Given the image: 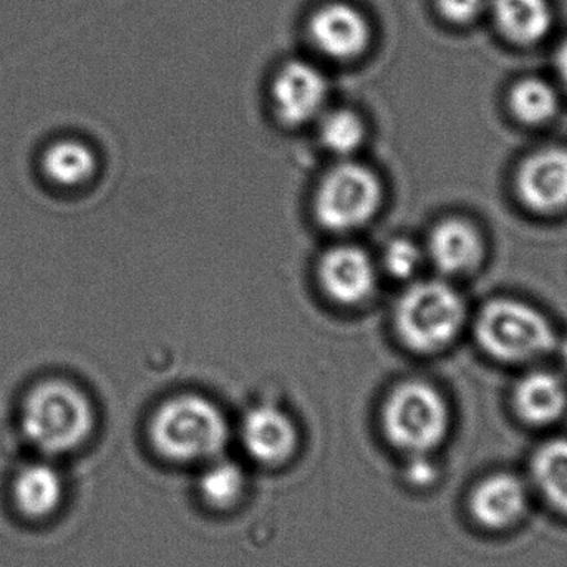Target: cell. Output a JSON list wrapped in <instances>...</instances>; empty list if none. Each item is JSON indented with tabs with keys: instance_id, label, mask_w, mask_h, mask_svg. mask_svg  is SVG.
<instances>
[{
	"instance_id": "d4e9b609",
	"label": "cell",
	"mask_w": 567,
	"mask_h": 567,
	"mask_svg": "<svg viewBox=\"0 0 567 567\" xmlns=\"http://www.w3.org/2000/svg\"><path fill=\"white\" fill-rule=\"evenodd\" d=\"M558 70L567 85V42L563 43L558 52Z\"/></svg>"
},
{
	"instance_id": "2e32d148",
	"label": "cell",
	"mask_w": 567,
	"mask_h": 567,
	"mask_svg": "<svg viewBox=\"0 0 567 567\" xmlns=\"http://www.w3.org/2000/svg\"><path fill=\"white\" fill-rule=\"evenodd\" d=\"M502 32L516 43L539 42L551 29V9L546 0H493Z\"/></svg>"
},
{
	"instance_id": "9c48e42d",
	"label": "cell",
	"mask_w": 567,
	"mask_h": 567,
	"mask_svg": "<svg viewBox=\"0 0 567 567\" xmlns=\"http://www.w3.org/2000/svg\"><path fill=\"white\" fill-rule=\"evenodd\" d=\"M518 192L523 203L539 213L567 206V150H542L519 169Z\"/></svg>"
},
{
	"instance_id": "8fae6325",
	"label": "cell",
	"mask_w": 567,
	"mask_h": 567,
	"mask_svg": "<svg viewBox=\"0 0 567 567\" xmlns=\"http://www.w3.org/2000/svg\"><path fill=\"white\" fill-rule=\"evenodd\" d=\"M65 498V483L55 466L47 462L20 466L10 482V499L17 515L43 522L55 515Z\"/></svg>"
},
{
	"instance_id": "cb8c5ba5",
	"label": "cell",
	"mask_w": 567,
	"mask_h": 567,
	"mask_svg": "<svg viewBox=\"0 0 567 567\" xmlns=\"http://www.w3.org/2000/svg\"><path fill=\"white\" fill-rule=\"evenodd\" d=\"M410 482L415 485H429L435 478V466L426 460L425 455H413L409 468Z\"/></svg>"
},
{
	"instance_id": "44dd1931",
	"label": "cell",
	"mask_w": 567,
	"mask_h": 567,
	"mask_svg": "<svg viewBox=\"0 0 567 567\" xmlns=\"http://www.w3.org/2000/svg\"><path fill=\"white\" fill-rule=\"evenodd\" d=\"M365 128L357 113L336 110L320 122V142L336 155L347 156L362 145Z\"/></svg>"
},
{
	"instance_id": "ac0fdd59",
	"label": "cell",
	"mask_w": 567,
	"mask_h": 567,
	"mask_svg": "<svg viewBox=\"0 0 567 567\" xmlns=\"http://www.w3.org/2000/svg\"><path fill=\"white\" fill-rule=\"evenodd\" d=\"M95 165L89 146L79 142H59L43 153V172L60 186L83 185L92 178Z\"/></svg>"
},
{
	"instance_id": "ffe728a7",
	"label": "cell",
	"mask_w": 567,
	"mask_h": 567,
	"mask_svg": "<svg viewBox=\"0 0 567 567\" xmlns=\"http://www.w3.org/2000/svg\"><path fill=\"white\" fill-rule=\"evenodd\" d=\"M513 112L525 123H545L558 110L555 90L538 79H526L516 83L509 96Z\"/></svg>"
},
{
	"instance_id": "30bf717a",
	"label": "cell",
	"mask_w": 567,
	"mask_h": 567,
	"mask_svg": "<svg viewBox=\"0 0 567 567\" xmlns=\"http://www.w3.org/2000/svg\"><path fill=\"white\" fill-rule=\"evenodd\" d=\"M320 284L333 300L355 306L375 289V268L363 249L339 246L326 252L319 268Z\"/></svg>"
},
{
	"instance_id": "277c9868",
	"label": "cell",
	"mask_w": 567,
	"mask_h": 567,
	"mask_svg": "<svg viewBox=\"0 0 567 567\" xmlns=\"http://www.w3.org/2000/svg\"><path fill=\"white\" fill-rule=\"evenodd\" d=\"M480 346L505 362H525L555 349L548 320L526 303L498 299L489 302L476 322Z\"/></svg>"
},
{
	"instance_id": "52a82bcc",
	"label": "cell",
	"mask_w": 567,
	"mask_h": 567,
	"mask_svg": "<svg viewBox=\"0 0 567 567\" xmlns=\"http://www.w3.org/2000/svg\"><path fill=\"white\" fill-rule=\"evenodd\" d=\"M309 35L323 55L346 62L369 49L372 29L359 9L350 3L332 2L310 17Z\"/></svg>"
},
{
	"instance_id": "3957f363",
	"label": "cell",
	"mask_w": 567,
	"mask_h": 567,
	"mask_svg": "<svg viewBox=\"0 0 567 567\" xmlns=\"http://www.w3.org/2000/svg\"><path fill=\"white\" fill-rule=\"evenodd\" d=\"M465 303L449 284L425 281L405 290L396 307L400 337L416 352H435L449 346L462 329Z\"/></svg>"
},
{
	"instance_id": "484cf974",
	"label": "cell",
	"mask_w": 567,
	"mask_h": 567,
	"mask_svg": "<svg viewBox=\"0 0 567 567\" xmlns=\"http://www.w3.org/2000/svg\"><path fill=\"white\" fill-rule=\"evenodd\" d=\"M559 355H561L563 365H565L567 370V339L561 343V347H559Z\"/></svg>"
},
{
	"instance_id": "7c38bea8",
	"label": "cell",
	"mask_w": 567,
	"mask_h": 567,
	"mask_svg": "<svg viewBox=\"0 0 567 567\" xmlns=\"http://www.w3.org/2000/svg\"><path fill=\"white\" fill-rule=\"evenodd\" d=\"M245 449L256 462L279 465L292 456L297 432L292 420L275 406H256L241 426Z\"/></svg>"
},
{
	"instance_id": "4fadbf2b",
	"label": "cell",
	"mask_w": 567,
	"mask_h": 567,
	"mask_svg": "<svg viewBox=\"0 0 567 567\" xmlns=\"http://www.w3.org/2000/svg\"><path fill=\"white\" fill-rule=\"evenodd\" d=\"M528 493L516 476L499 473L476 486L472 495L473 516L486 528L502 529L522 518Z\"/></svg>"
},
{
	"instance_id": "8992f818",
	"label": "cell",
	"mask_w": 567,
	"mask_h": 567,
	"mask_svg": "<svg viewBox=\"0 0 567 567\" xmlns=\"http://www.w3.org/2000/svg\"><path fill=\"white\" fill-rule=\"evenodd\" d=\"M382 203L379 178L365 166L342 163L327 173L316 198V215L330 231H352L369 223Z\"/></svg>"
},
{
	"instance_id": "6da1fadb",
	"label": "cell",
	"mask_w": 567,
	"mask_h": 567,
	"mask_svg": "<svg viewBox=\"0 0 567 567\" xmlns=\"http://www.w3.org/2000/svg\"><path fill=\"white\" fill-rule=\"evenodd\" d=\"M93 422L89 399L60 380L33 389L23 402L20 419L27 442L49 456L75 452L92 435Z\"/></svg>"
},
{
	"instance_id": "e0dca14e",
	"label": "cell",
	"mask_w": 567,
	"mask_h": 567,
	"mask_svg": "<svg viewBox=\"0 0 567 567\" xmlns=\"http://www.w3.org/2000/svg\"><path fill=\"white\" fill-rule=\"evenodd\" d=\"M532 475L543 496L567 515V440L545 443L533 456Z\"/></svg>"
},
{
	"instance_id": "603a6c76",
	"label": "cell",
	"mask_w": 567,
	"mask_h": 567,
	"mask_svg": "<svg viewBox=\"0 0 567 567\" xmlns=\"http://www.w3.org/2000/svg\"><path fill=\"white\" fill-rule=\"evenodd\" d=\"M485 0H436L440 12L450 22L466 23L475 20Z\"/></svg>"
},
{
	"instance_id": "7402d4cb",
	"label": "cell",
	"mask_w": 567,
	"mask_h": 567,
	"mask_svg": "<svg viewBox=\"0 0 567 567\" xmlns=\"http://www.w3.org/2000/svg\"><path fill=\"white\" fill-rule=\"evenodd\" d=\"M422 251L410 239H395L383 252V265L393 278H412L419 271Z\"/></svg>"
},
{
	"instance_id": "7a4b0ae2",
	"label": "cell",
	"mask_w": 567,
	"mask_h": 567,
	"mask_svg": "<svg viewBox=\"0 0 567 567\" xmlns=\"http://www.w3.org/2000/svg\"><path fill=\"white\" fill-rule=\"evenodd\" d=\"M150 435L159 455L172 462H212L225 450L228 425L208 400L183 395L159 406Z\"/></svg>"
},
{
	"instance_id": "9a60e30c",
	"label": "cell",
	"mask_w": 567,
	"mask_h": 567,
	"mask_svg": "<svg viewBox=\"0 0 567 567\" xmlns=\"http://www.w3.org/2000/svg\"><path fill=\"white\" fill-rule=\"evenodd\" d=\"M566 389L558 377L533 372L516 385L515 405L523 420L533 425H548L565 412Z\"/></svg>"
},
{
	"instance_id": "5b68a950",
	"label": "cell",
	"mask_w": 567,
	"mask_h": 567,
	"mask_svg": "<svg viewBox=\"0 0 567 567\" xmlns=\"http://www.w3.org/2000/svg\"><path fill=\"white\" fill-rule=\"evenodd\" d=\"M383 429L396 449L410 455H426L445 439L449 410L433 386L403 383L386 400Z\"/></svg>"
},
{
	"instance_id": "ba28073f",
	"label": "cell",
	"mask_w": 567,
	"mask_h": 567,
	"mask_svg": "<svg viewBox=\"0 0 567 567\" xmlns=\"http://www.w3.org/2000/svg\"><path fill=\"white\" fill-rule=\"evenodd\" d=\"M327 92L326 76L317 66L292 60L282 66L272 85L276 113L286 125H303L320 115Z\"/></svg>"
},
{
	"instance_id": "5bb4252c",
	"label": "cell",
	"mask_w": 567,
	"mask_h": 567,
	"mask_svg": "<svg viewBox=\"0 0 567 567\" xmlns=\"http://www.w3.org/2000/svg\"><path fill=\"white\" fill-rule=\"evenodd\" d=\"M429 255L433 265L445 275H465L482 261V238L468 223L449 219L433 229Z\"/></svg>"
},
{
	"instance_id": "d6986e66",
	"label": "cell",
	"mask_w": 567,
	"mask_h": 567,
	"mask_svg": "<svg viewBox=\"0 0 567 567\" xmlns=\"http://www.w3.org/2000/svg\"><path fill=\"white\" fill-rule=\"evenodd\" d=\"M199 493L208 505L229 508L239 502L246 489V475L241 466L228 460H212V465L199 478Z\"/></svg>"
}]
</instances>
